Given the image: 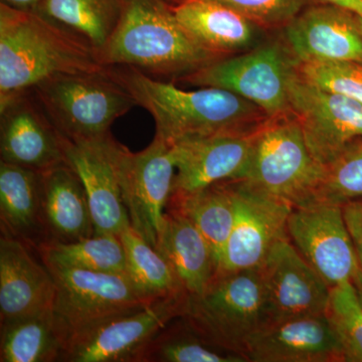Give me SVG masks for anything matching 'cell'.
<instances>
[{"mask_svg": "<svg viewBox=\"0 0 362 362\" xmlns=\"http://www.w3.org/2000/svg\"><path fill=\"white\" fill-rule=\"evenodd\" d=\"M138 106L153 117L156 134L168 144L230 133L255 132L268 120L258 106L225 89H180L131 66H108Z\"/></svg>", "mask_w": 362, "mask_h": 362, "instance_id": "1", "label": "cell"}, {"mask_svg": "<svg viewBox=\"0 0 362 362\" xmlns=\"http://www.w3.org/2000/svg\"><path fill=\"white\" fill-rule=\"evenodd\" d=\"M105 68L80 35L42 14L0 2V105L57 76Z\"/></svg>", "mask_w": 362, "mask_h": 362, "instance_id": "2", "label": "cell"}, {"mask_svg": "<svg viewBox=\"0 0 362 362\" xmlns=\"http://www.w3.org/2000/svg\"><path fill=\"white\" fill-rule=\"evenodd\" d=\"M97 54L104 66H131L173 83L221 59L192 39L168 0H126L118 25Z\"/></svg>", "mask_w": 362, "mask_h": 362, "instance_id": "3", "label": "cell"}, {"mask_svg": "<svg viewBox=\"0 0 362 362\" xmlns=\"http://www.w3.org/2000/svg\"><path fill=\"white\" fill-rule=\"evenodd\" d=\"M180 317L209 344L247 359V345L268 323L261 270L216 274L206 291L185 297Z\"/></svg>", "mask_w": 362, "mask_h": 362, "instance_id": "4", "label": "cell"}, {"mask_svg": "<svg viewBox=\"0 0 362 362\" xmlns=\"http://www.w3.org/2000/svg\"><path fill=\"white\" fill-rule=\"evenodd\" d=\"M33 93L59 133L71 141L108 135L117 119L138 106L108 66L57 76L40 83Z\"/></svg>", "mask_w": 362, "mask_h": 362, "instance_id": "5", "label": "cell"}, {"mask_svg": "<svg viewBox=\"0 0 362 362\" xmlns=\"http://www.w3.org/2000/svg\"><path fill=\"white\" fill-rule=\"evenodd\" d=\"M322 173L290 113L269 118L257 131L245 180L297 207L315 201Z\"/></svg>", "mask_w": 362, "mask_h": 362, "instance_id": "6", "label": "cell"}, {"mask_svg": "<svg viewBox=\"0 0 362 362\" xmlns=\"http://www.w3.org/2000/svg\"><path fill=\"white\" fill-rule=\"evenodd\" d=\"M295 66L278 35L250 51L214 62L178 83L230 90L258 106L268 118H276L292 113L288 81Z\"/></svg>", "mask_w": 362, "mask_h": 362, "instance_id": "7", "label": "cell"}, {"mask_svg": "<svg viewBox=\"0 0 362 362\" xmlns=\"http://www.w3.org/2000/svg\"><path fill=\"white\" fill-rule=\"evenodd\" d=\"M42 261L56 281L52 310L69 341L100 324L153 302L136 289L126 274L81 270Z\"/></svg>", "mask_w": 362, "mask_h": 362, "instance_id": "8", "label": "cell"}, {"mask_svg": "<svg viewBox=\"0 0 362 362\" xmlns=\"http://www.w3.org/2000/svg\"><path fill=\"white\" fill-rule=\"evenodd\" d=\"M118 173L131 226L156 250L175 182L173 146L156 134L142 151L121 144Z\"/></svg>", "mask_w": 362, "mask_h": 362, "instance_id": "9", "label": "cell"}, {"mask_svg": "<svg viewBox=\"0 0 362 362\" xmlns=\"http://www.w3.org/2000/svg\"><path fill=\"white\" fill-rule=\"evenodd\" d=\"M230 181L235 202V221L223 250L218 273L259 269L272 247L288 237L293 206L249 180Z\"/></svg>", "mask_w": 362, "mask_h": 362, "instance_id": "10", "label": "cell"}, {"mask_svg": "<svg viewBox=\"0 0 362 362\" xmlns=\"http://www.w3.org/2000/svg\"><path fill=\"white\" fill-rule=\"evenodd\" d=\"M187 295L161 298L71 338L61 361L137 362L143 349L168 323L182 316Z\"/></svg>", "mask_w": 362, "mask_h": 362, "instance_id": "11", "label": "cell"}, {"mask_svg": "<svg viewBox=\"0 0 362 362\" xmlns=\"http://www.w3.org/2000/svg\"><path fill=\"white\" fill-rule=\"evenodd\" d=\"M288 94L307 146L322 168L350 141L362 137V105L311 84L296 66L288 81Z\"/></svg>", "mask_w": 362, "mask_h": 362, "instance_id": "12", "label": "cell"}, {"mask_svg": "<svg viewBox=\"0 0 362 362\" xmlns=\"http://www.w3.org/2000/svg\"><path fill=\"white\" fill-rule=\"evenodd\" d=\"M287 235L305 261L331 288L352 282L361 269L341 204L314 202L293 207Z\"/></svg>", "mask_w": 362, "mask_h": 362, "instance_id": "13", "label": "cell"}, {"mask_svg": "<svg viewBox=\"0 0 362 362\" xmlns=\"http://www.w3.org/2000/svg\"><path fill=\"white\" fill-rule=\"evenodd\" d=\"M120 143L110 133L92 140L64 139L66 160L82 180L95 235L119 237L131 226L118 173Z\"/></svg>", "mask_w": 362, "mask_h": 362, "instance_id": "14", "label": "cell"}, {"mask_svg": "<svg viewBox=\"0 0 362 362\" xmlns=\"http://www.w3.org/2000/svg\"><path fill=\"white\" fill-rule=\"evenodd\" d=\"M298 65L329 62L362 64V35L357 14L328 4L305 7L279 30Z\"/></svg>", "mask_w": 362, "mask_h": 362, "instance_id": "15", "label": "cell"}, {"mask_svg": "<svg viewBox=\"0 0 362 362\" xmlns=\"http://www.w3.org/2000/svg\"><path fill=\"white\" fill-rule=\"evenodd\" d=\"M259 270L268 323L326 313L331 287L305 261L289 238L274 245Z\"/></svg>", "mask_w": 362, "mask_h": 362, "instance_id": "16", "label": "cell"}, {"mask_svg": "<svg viewBox=\"0 0 362 362\" xmlns=\"http://www.w3.org/2000/svg\"><path fill=\"white\" fill-rule=\"evenodd\" d=\"M64 137L33 90L0 105V159L42 171L66 162Z\"/></svg>", "mask_w": 362, "mask_h": 362, "instance_id": "17", "label": "cell"}, {"mask_svg": "<svg viewBox=\"0 0 362 362\" xmlns=\"http://www.w3.org/2000/svg\"><path fill=\"white\" fill-rule=\"evenodd\" d=\"M257 131L209 136L171 145L176 166L171 195L192 194L221 181L245 180Z\"/></svg>", "mask_w": 362, "mask_h": 362, "instance_id": "18", "label": "cell"}, {"mask_svg": "<svg viewBox=\"0 0 362 362\" xmlns=\"http://www.w3.org/2000/svg\"><path fill=\"white\" fill-rule=\"evenodd\" d=\"M32 249L14 238H0L1 324L54 309L56 281L49 267L42 258L37 259Z\"/></svg>", "mask_w": 362, "mask_h": 362, "instance_id": "19", "label": "cell"}, {"mask_svg": "<svg viewBox=\"0 0 362 362\" xmlns=\"http://www.w3.org/2000/svg\"><path fill=\"white\" fill-rule=\"evenodd\" d=\"M246 357L252 362H344L326 314L265 324L247 345Z\"/></svg>", "mask_w": 362, "mask_h": 362, "instance_id": "20", "label": "cell"}, {"mask_svg": "<svg viewBox=\"0 0 362 362\" xmlns=\"http://www.w3.org/2000/svg\"><path fill=\"white\" fill-rule=\"evenodd\" d=\"M173 8L192 39L220 59L250 51L268 39L265 30L214 0H182Z\"/></svg>", "mask_w": 362, "mask_h": 362, "instance_id": "21", "label": "cell"}, {"mask_svg": "<svg viewBox=\"0 0 362 362\" xmlns=\"http://www.w3.org/2000/svg\"><path fill=\"white\" fill-rule=\"evenodd\" d=\"M1 233L37 251L51 240L42 209V173L0 161Z\"/></svg>", "mask_w": 362, "mask_h": 362, "instance_id": "22", "label": "cell"}, {"mask_svg": "<svg viewBox=\"0 0 362 362\" xmlns=\"http://www.w3.org/2000/svg\"><path fill=\"white\" fill-rule=\"evenodd\" d=\"M42 209L51 240L71 243L95 235L82 180L68 162L42 171Z\"/></svg>", "mask_w": 362, "mask_h": 362, "instance_id": "23", "label": "cell"}, {"mask_svg": "<svg viewBox=\"0 0 362 362\" xmlns=\"http://www.w3.org/2000/svg\"><path fill=\"white\" fill-rule=\"evenodd\" d=\"M156 250L175 272L187 295H199L218 274L214 252L206 238L187 216L166 209Z\"/></svg>", "mask_w": 362, "mask_h": 362, "instance_id": "24", "label": "cell"}, {"mask_svg": "<svg viewBox=\"0 0 362 362\" xmlns=\"http://www.w3.org/2000/svg\"><path fill=\"white\" fill-rule=\"evenodd\" d=\"M0 334L1 362L59 361L69 342L54 310L2 323Z\"/></svg>", "mask_w": 362, "mask_h": 362, "instance_id": "25", "label": "cell"}, {"mask_svg": "<svg viewBox=\"0 0 362 362\" xmlns=\"http://www.w3.org/2000/svg\"><path fill=\"white\" fill-rule=\"evenodd\" d=\"M166 209L178 211L197 226L213 250L218 271L221 255L235 221L230 181L214 183L192 194L171 195Z\"/></svg>", "mask_w": 362, "mask_h": 362, "instance_id": "26", "label": "cell"}, {"mask_svg": "<svg viewBox=\"0 0 362 362\" xmlns=\"http://www.w3.org/2000/svg\"><path fill=\"white\" fill-rule=\"evenodd\" d=\"M126 0H45L40 13L103 49L122 16Z\"/></svg>", "mask_w": 362, "mask_h": 362, "instance_id": "27", "label": "cell"}, {"mask_svg": "<svg viewBox=\"0 0 362 362\" xmlns=\"http://www.w3.org/2000/svg\"><path fill=\"white\" fill-rule=\"evenodd\" d=\"M126 257V275L147 299L187 295L163 256L132 226L119 235Z\"/></svg>", "mask_w": 362, "mask_h": 362, "instance_id": "28", "label": "cell"}, {"mask_svg": "<svg viewBox=\"0 0 362 362\" xmlns=\"http://www.w3.org/2000/svg\"><path fill=\"white\" fill-rule=\"evenodd\" d=\"M245 357L209 344L182 317L157 333L137 362H246Z\"/></svg>", "mask_w": 362, "mask_h": 362, "instance_id": "29", "label": "cell"}, {"mask_svg": "<svg viewBox=\"0 0 362 362\" xmlns=\"http://www.w3.org/2000/svg\"><path fill=\"white\" fill-rule=\"evenodd\" d=\"M40 258L71 268L126 274V257L117 235H93L77 242L49 240L37 250Z\"/></svg>", "mask_w": 362, "mask_h": 362, "instance_id": "30", "label": "cell"}, {"mask_svg": "<svg viewBox=\"0 0 362 362\" xmlns=\"http://www.w3.org/2000/svg\"><path fill=\"white\" fill-rule=\"evenodd\" d=\"M361 197L362 137H358L323 166L314 202L342 204Z\"/></svg>", "mask_w": 362, "mask_h": 362, "instance_id": "31", "label": "cell"}, {"mask_svg": "<svg viewBox=\"0 0 362 362\" xmlns=\"http://www.w3.org/2000/svg\"><path fill=\"white\" fill-rule=\"evenodd\" d=\"M325 314L339 339L344 362H362V302L354 283L331 288Z\"/></svg>", "mask_w": 362, "mask_h": 362, "instance_id": "32", "label": "cell"}, {"mask_svg": "<svg viewBox=\"0 0 362 362\" xmlns=\"http://www.w3.org/2000/svg\"><path fill=\"white\" fill-rule=\"evenodd\" d=\"M302 78L321 89L337 93L362 105V64L356 62L296 64Z\"/></svg>", "mask_w": 362, "mask_h": 362, "instance_id": "33", "label": "cell"}, {"mask_svg": "<svg viewBox=\"0 0 362 362\" xmlns=\"http://www.w3.org/2000/svg\"><path fill=\"white\" fill-rule=\"evenodd\" d=\"M230 7L266 32H279L314 0H214Z\"/></svg>", "mask_w": 362, "mask_h": 362, "instance_id": "34", "label": "cell"}, {"mask_svg": "<svg viewBox=\"0 0 362 362\" xmlns=\"http://www.w3.org/2000/svg\"><path fill=\"white\" fill-rule=\"evenodd\" d=\"M343 218L362 269V197L341 204Z\"/></svg>", "mask_w": 362, "mask_h": 362, "instance_id": "35", "label": "cell"}, {"mask_svg": "<svg viewBox=\"0 0 362 362\" xmlns=\"http://www.w3.org/2000/svg\"><path fill=\"white\" fill-rule=\"evenodd\" d=\"M45 0H1L6 6L20 11L40 13Z\"/></svg>", "mask_w": 362, "mask_h": 362, "instance_id": "36", "label": "cell"}, {"mask_svg": "<svg viewBox=\"0 0 362 362\" xmlns=\"http://www.w3.org/2000/svg\"><path fill=\"white\" fill-rule=\"evenodd\" d=\"M318 1L321 4H333V6L349 9L362 18V0H318Z\"/></svg>", "mask_w": 362, "mask_h": 362, "instance_id": "37", "label": "cell"}, {"mask_svg": "<svg viewBox=\"0 0 362 362\" xmlns=\"http://www.w3.org/2000/svg\"><path fill=\"white\" fill-rule=\"evenodd\" d=\"M352 283H354V287H356L357 293H358V296L361 298L362 302V269H359L354 276V278L352 279Z\"/></svg>", "mask_w": 362, "mask_h": 362, "instance_id": "38", "label": "cell"}, {"mask_svg": "<svg viewBox=\"0 0 362 362\" xmlns=\"http://www.w3.org/2000/svg\"><path fill=\"white\" fill-rule=\"evenodd\" d=\"M357 25H358L359 30H361V33L362 35V18L361 16H357Z\"/></svg>", "mask_w": 362, "mask_h": 362, "instance_id": "39", "label": "cell"}, {"mask_svg": "<svg viewBox=\"0 0 362 362\" xmlns=\"http://www.w3.org/2000/svg\"><path fill=\"white\" fill-rule=\"evenodd\" d=\"M168 1L169 4H173V6H175V4H180V2L182 1V0H168Z\"/></svg>", "mask_w": 362, "mask_h": 362, "instance_id": "40", "label": "cell"}]
</instances>
